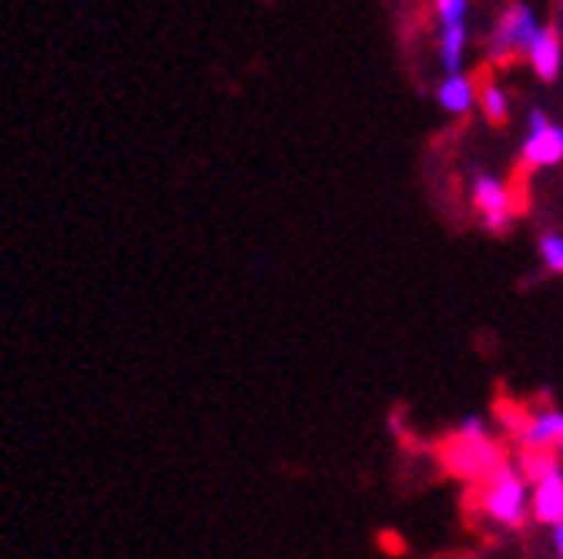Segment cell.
I'll list each match as a JSON object with an SVG mask.
<instances>
[{"instance_id": "obj_1", "label": "cell", "mask_w": 563, "mask_h": 559, "mask_svg": "<svg viewBox=\"0 0 563 559\" xmlns=\"http://www.w3.org/2000/svg\"><path fill=\"white\" fill-rule=\"evenodd\" d=\"M479 513L504 529H520L533 516V489L520 466L504 462L493 476L483 479L479 489Z\"/></svg>"}, {"instance_id": "obj_2", "label": "cell", "mask_w": 563, "mask_h": 559, "mask_svg": "<svg viewBox=\"0 0 563 559\" xmlns=\"http://www.w3.org/2000/svg\"><path fill=\"white\" fill-rule=\"evenodd\" d=\"M543 21L537 14V8L530 4V0H510V4L497 14V21H493L489 34H486V54L493 60H517V57H527L533 37L540 34Z\"/></svg>"}, {"instance_id": "obj_3", "label": "cell", "mask_w": 563, "mask_h": 559, "mask_svg": "<svg viewBox=\"0 0 563 559\" xmlns=\"http://www.w3.org/2000/svg\"><path fill=\"white\" fill-rule=\"evenodd\" d=\"M520 472L533 489V519L540 526L563 523V462L556 452H523Z\"/></svg>"}, {"instance_id": "obj_4", "label": "cell", "mask_w": 563, "mask_h": 559, "mask_svg": "<svg viewBox=\"0 0 563 559\" xmlns=\"http://www.w3.org/2000/svg\"><path fill=\"white\" fill-rule=\"evenodd\" d=\"M473 208L489 235H507L517 215L514 188L497 175H476L473 178Z\"/></svg>"}, {"instance_id": "obj_5", "label": "cell", "mask_w": 563, "mask_h": 559, "mask_svg": "<svg viewBox=\"0 0 563 559\" xmlns=\"http://www.w3.org/2000/svg\"><path fill=\"white\" fill-rule=\"evenodd\" d=\"M520 158L527 168H556L563 161V124H556L547 111L533 108L527 114Z\"/></svg>"}, {"instance_id": "obj_6", "label": "cell", "mask_w": 563, "mask_h": 559, "mask_svg": "<svg viewBox=\"0 0 563 559\" xmlns=\"http://www.w3.org/2000/svg\"><path fill=\"white\" fill-rule=\"evenodd\" d=\"M517 443L523 452H560L563 456V412L540 409L517 426Z\"/></svg>"}, {"instance_id": "obj_7", "label": "cell", "mask_w": 563, "mask_h": 559, "mask_svg": "<svg viewBox=\"0 0 563 559\" xmlns=\"http://www.w3.org/2000/svg\"><path fill=\"white\" fill-rule=\"evenodd\" d=\"M450 466L470 479H486L493 476L500 466H504V456L500 449L493 446L489 439L483 443H466V439H456L453 436V449H450Z\"/></svg>"}, {"instance_id": "obj_8", "label": "cell", "mask_w": 563, "mask_h": 559, "mask_svg": "<svg viewBox=\"0 0 563 559\" xmlns=\"http://www.w3.org/2000/svg\"><path fill=\"white\" fill-rule=\"evenodd\" d=\"M527 64L533 67V75L540 81H556L563 71V34L556 24H543L540 34L533 37L530 51H527Z\"/></svg>"}, {"instance_id": "obj_9", "label": "cell", "mask_w": 563, "mask_h": 559, "mask_svg": "<svg viewBox=\"0 0 563 559\" xmlns=\"http://www.w3.org/2000/svg\"><path fill=\"white\" fill-rule=\"evenodd\" d=\"M437 104L446 114H470L479 104V88L473 85V78L466 71L460 75H443V81L437 85Z\"/></svg>"}, {"instance_id": "obj_10", "label": "cell", "mask_w": 563, "mask_h": 559, "mask_svg": "<svg viewBox=\"0 0 563 559\" xmlns=\"http://www.w3.org/2000/svg\"><path fill=\"white\" fill-rule=\"evenodd\" d=\"M479 111H483L486 121L504 124L510 118V91L500 81H486L479 88Z\"/></svg>"}, {"instance_id": "obj_11", "label": "cell", "mask_w": 563, "mask_h": 559, "mask_svg": "<svg viewBox=\"0 0 563 559\" xmlns=\"http://www.w3.org/2000/svg\"><path fill=\"white\" fill-rule=\"evenodd\" d=\"M537 248H540L543 268L553 271V275H563V232H543Z\"/></svg>"}, {"instance_id": "obj_12", "label": "cell", "mask_w": 563, "mask_h": 559, "mask_svg": "<svg viewBox=\"0 0 563 559\" xmlns=\"http://www.w3.org/2000/svg\"><path fill=\"white\" fill-rule=\"evenodd\" d=\"M437 27H453L470 21V0H433Z\"/></svg>"}, {"instance_id": "obj_13", "label": "cell", "mask_w": 563, "mask_h": 559, "mask_svg": "<svg viewBox=\"0 0 563 559\" xmlns=\"http://www.w3.org/2000/svg\"><path fill=\"white\" fill-rule=\"evenodd\" d=\"M456 439H466V443H483L486 439V418L483 415H463L460 426L453 429Z\"/></svg>"}, {"instance_id": "obj_14", "label": "cell", "mask_w": 563, "mask_h": 559, "mask_svg": "<svg viewBox=\"0 0 563 559\" xmlns=\"http://www.w3.org/2000/svg\"><path fill=\"white\" fill-rule=\"evenodd\" d=\"M550 539H553V552H556V559H563V523H560V526H553Z\"/></svg>"}]
</instances>
